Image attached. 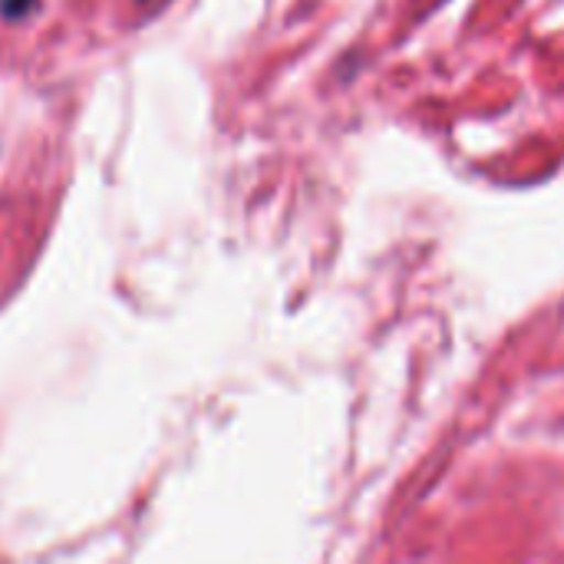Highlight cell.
Returning <instances> with one entry per match:
<instances>
[{
	"label": "cell",
	"mask_w": 564,
	"mask_h": 564,
	"mask_svg": "<svg viewBox=\"0 0 564 564\" xmlns=\"http://www.w3.org/2000/svg\"><path fill=\"white\" fill-rule=\"evenodd\" d=\"M33 7H36V0H0V17L3 20H23Z\"/></svg>",
	"instance_id": "obj_1"
},
{
	"label": "cell",
	"mask_w": 564,
	"mask_h": 564,
	"mask_svg": "<svg viewBox=\"0 0 564 564\" xmlns=\"http://www.w3.org/2000/svg\"><path fill=\"white\" fill-rule=\"evenodd\" d=\"M139 3H149V0H139Z\"/></svg>",
	"instance_id": "obj_2"
}]
</instances>
